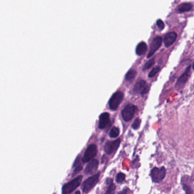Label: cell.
I'll use <instances>...</instances> for the list:
<instances>
[{
    "label": "cell",
    "instance_id": "d4e9b609",
    "mask_svg": "<svg viewBox=\"0 0 194 194\" xmlns=\"http://www.w3.org/2000/svg\"><path fill=\"white\" fill-rule=\"evenodd\" d=\"M82 170H83V166H79L74 170V171L73 173H72V176H74V175L78 174V173H80Z\"/></svg>",
    "mask_w": 194,
    "mask_h": 194
},
{
    "label": "cell",
    "instance_id": "7c38bea8",
    "mask_svg": "<svg viewBox=\"0 0 194 194\" xmlns=\"http://www.w3.org/2000/svg\"><path fill=\"white\" fill-rule=\"evenodd\" d=\"M98 166L99 161L97 159H93L87 166L85 170V173L87 174H92L95 173L97 170Z\"/></svg>",
    "mask_w": 194,
    "mask_h": 194
},
{
    "label": "cell",
    "instance_id": "277c9868",
    "mask_svg": "<svg viewBox=\"0 0 194 194\" xmlns=\"http://www.w3.org/2000/svg\"><path fill=\"white\" fill-rule=\"evenodd\" d=\"M137 110V108L132 104H128L122 111L121 114L123 119L125 121L131 120L134 116L135 113Z\"/></svg>",
    "mask_w": 194,
    "mask_h": 194
},
{
    "label": "cell",
    "instance_id": "52a82bcc",
    "mask_svg": "<svg viewBox=\"0 0 194 194\" xmlns=\"http://www.w3.org/2000/svg\"><path fill=\"white\" fill-rule=\"evenodd\" d=\"M149 89V87L146 81L144 80H140L135 84L133 91L134 92L144 95L146 93Z\"/></svg>",
    "mask_w": 194,
    "mask_h": 194
},
{
    "label": "cell",
    "instance_id": "484cf974",
    "mask_svg": "<svg viewBox=\"0 0 194 194\" xmlns=\"http://www.w3.org/2000/svg\"><path fill=\"white\" fill-rule=\"evenodd\" d=\"M118 194H130V191L128 189H125L122 191L119 192Z\"/></svg>",
    "mask_w": 194,
    "mask_h": 194
},
{
    "label": "cell",
    "instance_id": "5b68a950",
    "mask_svg": "<svg viewBox=\"0 0 194 194\" xmlns=\"http://www.w3.org/2000/svg\"><path fill=\"white\" fill-rule=\"evenodd\" d=\"M124 98V94L121 91L114 93L109 100V107L112 110H116Z\"/></svg>",
    "mask_w": 194,
    "mask_h": 194
},
{
    "label": "cell",
    "instance_id": "8fae6325",
    "mask_svg": "<svg viewBox=\"0 0 194 194\" xmlns=\"http://www.w3.org/2000/svg\"><path fill=\"white\" fill-rule=\"evenodd\" d=\"M177 38V34L175 32H170L167 33L164 38V43L166 47H168L171 46Z\"/></svg>",
    "mask_w": 194,
    "mask_h": 194
},
{
    "label": "cell",
    "instance_id": "3957f363",
    "mask_svg": "<svg viewBox=\"0 0 194 194\" xmlns=\"http://www.w3.org/2000/svg\"><path fill=\"white\" fill-rule=\"evenodd\" d=\"M166 169L164 167L153 168L150 173V176L153 182L159 183L162 181L166 176Z\"/></svg>",
    "mask_w": 194,
    "mask_h": 194
},
{
    "label": "cell",
    "instance_id": "6da1fadb",
    "mask_svg": "<svg viewBox=\"0 0 194 194\" xmlns=\"http://www.w3.org/2000/svg\"><path fill=\"white\" fill-rule=\"evenodd\" d=\"M83 179V176L79 175L72 181L69 182L63 186L62 188V194H70L79 187Z\"/></svg>",
    "mask_w": 194,
    "mask_h": 194
},
{
    "label": "cell",
    "instance_id": "83f0119b",
    "mask_svg": "<svg viewBox=\"0 0 194 194\" xmlns=\"http://www.w3.org/2000/svg\"><path fill=\"white\" fill-rule=\"evenodd\" d=\"M112 179H107V181H106V183L107 184V185H111L112 183Z\"/></svg>",
    "mask_w": 194,
    "mask_h": 194
},
{
    "label": "cell",
    "instance_id": "cb8c5ba5",
    "mask_svg": "<svg viewBox=\"0 0 194 194\" xmlns=\"http://www.w3.org/2000/svg\"><path fill=\"white\" fill-rule=\"evenodd\" d=\"M156 25H157L159 29L160 30H163L164 28V24L163 21H162L161 19H158L156 21Z\"/></svg>",
    "mask_w": 194,
    "mask_h": 194
},
{
    "label": "cell",
    "instance_id": "9c48e42d",
    "mask_svg": "<svg viewBox=\"0 0 194 194\" xmlns=\"http://www.w3.org/2000/svg\"><path fill=\"white\" fill-rule=\"evenodd\" d=\"M120 139H117L114 141L107 142L104 146V150L108 154H111L115 152L120 145Z\"/></svg>",
    "mask_w": 194,
    "mask_h": 194
},
{
    "label": "cell",
    "instance_id": "8992f818",
    "mask_svg": "<svg viewBox=\"0 0 194 194\" xmlns=\"http://www.w3.org/2000/svg\"><path fill=\"white\" fill-rule=\"evenodd\" d=\"M97 148L96 146L94 144L91 145L87 149L82 160L84 163L88 162L90 161L92 158H93L97 154Z\"/></svg>",
    "mask_w": 194,
    "mask_h": 194
},
{
    "label": "cell",
    "instance_id": "7a4b0ae2",
    "mask_svg": "<svg viewBox=\"0 0 194 194\" xmlns=\"http://www.w3.org/2000/svg\"><path fill=\"white\" fill-rule=\"evenodd\" d=\"M99 178V174H96L85 180L82 186V189L84 193H88L89 192L97 183Z\"/></svg>",
    "mask_w": 194,
    "mask_h": 194
},
{
    "label": "cell",
    "instance_id": "e0dca14e",
    "mask_svg": "<svg viewBox=\"0 0 194 194\" xmlns=\"http://www.w3.org/2000/svg\"><path fill=\"white\" fill-rule=\"evenodd\" d=\"M119 134V130L117 127H113L110 131L109 136L111 138H116Z\"/></svg>",
    "mask_w": 194,
    "mask_h": 194
},
{
    "label": "cell",
    "instance_id": "44dd1931",
    "mask_svg": "<svg viewBox=\"0 0 194 194\" xmlns=\"http://www.w3.org/2000/svg\"><path fill=\"white\" fill-rule=\"evenodd\" d=\"M160 70V67H155L154 68H153V70L150 72V73L149 74V78L154 77L155 75L157 74V73H158L159 72Z\"/></svg>",
    "mask_w": 194,
    "mask_h": 194
},
{
    "label": "cell",
    "instance_id": "9a60e30c",
    "mask_svg": "<svg viewBox=\"0 0 194 194\" xmlns=\"http://www.w3.org/2000/svg\"><path fill=\"white\" fill-rule=\"evenodd\" d=\"M193 7V5L191 3L185 2L181 4L178 7V10L179 13H184L191 10Z\"/></svg>",
    "mask_w": 194,
    "mask_h": 194
},
{
    "label": "cell",
    "instance_id": "4316f807",
    "mask_svg": "<svg viewBox=\"0 0 194 194\" xmlns=\"http://www.w3.org/2000/svg\"><path fill=\"white\" fill-rule=\"evenodd\" d=\"M79 163H80V156H79L77 158L76 160H75V162L74 163V167H76V166L78 167V166H79L78 164H79Z\"/></svg>",
    "mask_w": 194,
    "mask_h": 194
},
{
    "label": "cell",
    "instance_id": "2e32d148",
    "mask_svg": "<svg viewBox=\"0 0 194 194\" xmlns=\"http://www.w3.org/2000/svg\"><path fill=\"white\" fill-rule=\"evenodd\" d=\"M137 74V72L135 70H130L125 75V78L127 80H133L134 78L136 77Z\"/></svg>",
    "mask_w": 194,
    "mask_h": 194
},
{
    "label": "cell",
    "instance_id": "d6986e66",
    "mask_svg": "<svg viewBox=\"0 0 194 194\" xmlns=\"http://www.w3.org/2000/svg\"><path fill=\"white\" fill-rule=\"evenodd\" d=\"M116 190V185L113 183H112L109 185L107 191L104 194H113L115 193Z\"/></svg>",
    "mask_w": 194,
    "mask_h": 194
},
{
    "label": "cell",
    "instance_id": "5bb4252c",
    "mask_svg": "<svg viewBox=\"0 0 194 194\" xmlns=\"http://www.w3.org/2000/svg\"><path fill=\"white\" fill-rule=\"evenodd\" d=\"M147 49H148V47H147L146 44L144 42H141L137 46L136 54L138 55H142L146 52V51H147Z\"/></svg>",
    "mask_w": 194,
    "mask_h": 194
},
{
    "label": "cell",
    "instance_id": "f1b7e54d",
    "mask_svg": "<svg viewBox=\"0 0 194 194\" xmlns=\"http://www.w3.org/2000/svg\"><path fill=\"white\" fill-rule=\"evenodd\" d=\"M75 194H80V192L79 191H77L75 193Z\"/></svg>",
    "mask_w": 194,
    "mask_h": 194
},
{
    "label": "cell",
    "instance_id": "603a6c76",
    "mask_svg": "<svg viewBox=\"0 0 194 194\" xmlns=\"http://www.w3.org/2000/svg\"><path fill=\"white\" fill-rule=\"evenodd\" d=\"M141 124V120L139 118H137L135 119V121L133 122V124H132V128L136 130L137 129H138V128L140 127Z\"/></svg>",
    "mask_w": 194,
    "mask_h": 194
},
{
    "label": "cell",
    "instance_id": "4fadbf2b",
    "mask_svg": "<svg viewBox=\"0 0 194 194\" xmlns=\"http://www.w3.org/2000/svg\"><path fill=\"white\" fill-rule=\"evenodd\" d=\"M109 119V115L107 112L103 113L99 117V128L101 129H104L107 125Z\"/></svg>",
    "mask_w": 194,
    "mask_h": 194
},
{
    "label": "cell",
    "instance_id": "f546056e",
    "mask_svg": "<svg viewBox=\"0 0 194 194\" xmlns=\"http://www.w3.org/2000/svg\"><path fill=\"white\" fill-rule=\"evenodd\" d=\"M193 69L194 70V64H193Z\"/></svg>",
    "mask_w": 194,
    "mask_h": 194
},
{
    "label": "cell",
    "instance_id": "ffe728a7",
    "mask_svg": "<svg viewBox=\"0 0 194 194\" xmlns=\"http://www.w3.org/2000/svg\"><path fill=\"white\" fill-rule=\"evenodd\" d=\"M183 189L185 191L186 194H194L193 189H191V187L190 186H189V185H187L185 183H183Z\"/></svg>",
    "mask_w": 194,
    "mask_h": 194
},
{
    "label": "cell",
    "instance_id": "30bf717a",
    "mask_svg": "<svg viewBox=\"0 0 194 194\" xmlns=\"http://www.w3.org/2000/svg\"><path fill=\"white\" fill-rule=\"evenodd\" d=\"M162 42V39L160 37H156L155 38L153 39L150 44V51L147 56L148 58H150L155 53L156 51L160 47Z\"/></svg>",
    "mask_w": 194,
    "mask_h": 194
},
{
    "label": "cell",
    "instance_id": "7402d4cb",
    "mask_svg": "<svg viewBox=\"0 0 194 194\" xmlns=\"http://www.w3.org/2000/svg\"><path fill=\"white\" fill-rule=\"evenodd\" d=\"M154 64V59H150L149 60L148 62H147L146 63V64H145L144 67V70H147V69H149L150 68L153 64Z\"/></svg>",
    "mask_w": 194,
    "mask_h": 194
},
{
    "label": "cell",
    "instance_id": "ac0fdd59",
    "mask_svg": "<svg viewBox=\"0 0 194 194\" xmlns=\"http://www.w3.org/2000/svg\"><path fill=\"white\" fill-rule=\"evenodd\" d=\"M125 179V175L122 173H118L116 177V182L118 183H121Z\"/></svg>",
    "mask_w": 194,
    "mask_h": 194
},
{
    "label": "cell",
    "instance_id": "ba28073f",
    "mask_svg": "<svg viewBox=\"0 0 194 194\" xmlns=\"http://www.w3.org/2000/svg\"><path fill=\"white\" fill-rule=\"evenodd\" d=\"M190 73H191V66H189L186 70L184 74H183L178 79L177 84L175 85V87L177 89H180L185 85V84L189 79V77L190 76Z\"/></svg>",
    "mask_w": 194,
    "mask_h": 194
}]
</instances>
